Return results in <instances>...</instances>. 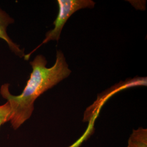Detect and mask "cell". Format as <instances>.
<instances>
[{"mask_svg":"<svg viewBox=\"0 0 147 147\" xmlns=\"http://www.w3.org/2000/svg\"><path fill=\"white\" fill-rule=\"evenodd\" d=\"M47 60L42 55L37 56L30 62L32 71L21 94L14 95L9 91V84L2 85L0 93L9 103L11 109V125L18 129L27 121L34 109V104L37 98L47 90L68 78L71 71L69 68L65 57L61 50L56 53V62L50 68L47 67Z\"/></svg>","mask_w":147,"mask_h":147,"instance_id":"6da1fadb","label":"cell"},{"mask_svg":"<svg viewBox=\"0 0 147 147\" xmlns=\"http://www.w3.org/2000/svg\"><path fill=\"white\" fill-rule=\"evenodd\" d=\"M57 2L59 6V12L56 19L53 22V29L47 32L45 39L39 46L30 53L25 55L24 58L25 60H28L32 53L43 44L51 40L58 42L60 39L63 27L69 18L74 13L81 9L93 8L95 4L92 0H58Z\"/></svg>","mask_w":147,"mask_h":147,"instance_id":"7a4b0ae2","label":"cell"},{"mask_svg":"<svg viewBox=\"0 0 147 147\" xmlns=\"http://www.w3.org/2000/svg\"><path fill=\"white\" fill-rule=\"evenodd\" d=\"M14 22V19L5 11L0 8V39L7 44L11 51L18 57L22 58L25 56L24 50L20 48L19 45L14 42L7 34V28Z\"/></svg>","mask_w":147,"mask_h":147,"instance_id":"3957f363","label":"cell"},{"mask_svg":"<svg viewBox=\"0 0 147 147\" xmlns=\"http://www.w3.org/2000/svg\"><path fill=\"white\" fill-rule=\"evenodd\" d=\"M126 147H147V130L139 127L133 130Z\"/></svg>","mask_w":147,"mask_h":147,"instance_id":"277c9868","label":"cell"},{"mask_svg":"<svg viewBox=\"0 0 147 147\" xmlns=\"http://www.w3.org/2000/svg\"><path fill=\"white\" fill-rule=\"evenodd\" d=\"M11 116V105L8 102L0 105V127L5 123L10 121Z\"/></svg>","mask_w":147,"mask_h":147,"instance_id":"5b68a950","label":"cell"}]
</instances>
